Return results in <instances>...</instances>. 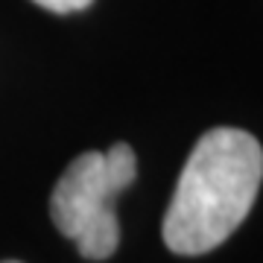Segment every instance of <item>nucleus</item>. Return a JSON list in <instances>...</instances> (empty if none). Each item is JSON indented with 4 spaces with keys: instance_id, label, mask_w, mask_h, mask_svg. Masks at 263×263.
<instances>
[{
    "instance_id": "nucleus-2",
    "label": "nucleus",
    "mask_w": 263,
    "mask_h": 263,
    "mask_svg": "<svg viewBox=\"0 0 263 263\" xmlns=\"http://www.w3.org/2000/svg\"><path fill=\"white\" fill-rule=\"evenodd\" d=\"M138 176V161L129 143H114L108 152H82L50 196V216L65 237L79 246L88 260H105L117 252L120 226L114 214V196Z\"/></svg>"
},
{
    "instance_id": "nucleus-3",
    "label": "nucleus",
    "mask_w": 263,
    "mask_h": 263,
    "mask_svg": "<svg viewBox=\"0 0 263 263\" xmlns=\"http://www.w3.org/2000/svg\"><path fill=\"white\" fill-rule=\"evenodd\" d=\"M35 3L50 12H56V15H70V12H79L85 6H91L94 0H35Z\"/></svg>"
},
{
    "instance_id": "nucleus-4",
    "label": "nucleus",
    "mask_w": 263,
    "mask_h": 263,
    "mask_svg": "<svg viewBox=\"0 0 263 263\" xmlns=\"http://www.w3.org/2000/svg\"><path fill=\"white\" fill-rule=\"evenodd\" d=\"M6 263H18V260H6Z\"/></svg>"
},
{
    "instance_id": "nucleus-1",
    "label": "nucleus",
    "mask_w": 263,
    "mask_h": 263,
    "mask_svg": "<svg viewBox=\"0 0 263 263\" xmlns=\"http://www.w3.org/2000/svg\"><path fill=\"white\" fill-rule=\"evenodd\" d=\"M263 179V149L243 129L205 132L181 170L161 237L176 254L222 246L252 211Z\"/></svg>"
}]
</instances>
